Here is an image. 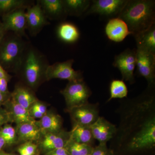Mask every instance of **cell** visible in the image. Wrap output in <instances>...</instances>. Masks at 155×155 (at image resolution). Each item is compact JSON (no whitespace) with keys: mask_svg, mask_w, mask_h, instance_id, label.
<instances>
[{"mask_svg":"<svg viewBox=\"0 0 155 155\" xmlns=\"http://www.w3.org/2000/svg\"><path fill=\"white\" fill-rule=\"evenodd\" d=\"M16 130L19 139L26 142L37 140L42 133L36 121L18 124Z\"/></svg>","mask_w":155,"mask_h":155,"instance_id":"e0dca14e","label":"cell"},{"mask_svg":"<svg viewBox=\"0 0 155 155\" xmlns=\"http://www.w3.org/2000/svg\"><path fill=\"white\" fill-rule=\"evenodd\" d=\"M134 38L137 49L155 54V24Z\"/></svg>","mask_w":155,"mask_h":155,"instance_id":"44dd1931","label":"cell"},{"mask_svg":"<svg viewBox=\"0 0 155 155\" xmlns=\"http://www.w3.org/2000/svg\"><path fill=\"white\" fill-rule=\"evenodd\" d=\"M57 35L61 41L67 43H74L78 40L80 32L76 25L70 22H63L58 25Z\"/></svg>","mask_w":155,"mask_h":155,"instance_id":"7402d4cb","label":"cell"},{"mask_svg":"<svg viewBox=\"0 0 155 155\" xmlns=\"http://www.w3.org/2000/svg\"><path fill=\"white\" fill-rule=\"evenodd\" d=\"M28 42L14 32L5 38L4 36L0 44V65L5 70L16 73Z\"/></svg>","mask_w":155,"mask_h":155,"instance_id":"277c9868","label":"cell"},{"mask_svg":"<svg viewBox=\"0 0 155 155\" xmlns=\"http://www.w3.org/2000/svg\"><path fill=\"white\" fill-rule=\"evenodd\" d=\"M0 155H14L13 154H11L7 153H6L5 152H4L0 151Z\"/></svg>","mask_w":155,"mask_h":155,"instance_id":"ab89813d","label":"cell"},{"mask_svg":"<svg viewBox=\"0 0 155 155\" xmlns=\"http://www.w3.org/2000/svg\"><path fill=\"white\" fill-rule=\"evenodd\" d=\"M0 134L4 139L6 144L11 145L17 140V134L16 129L11 125L6 124L0 128Z\"/></svg>","mask_w":155,"mask_h":155,"instance_id":"83f0119b","label":"cell"},{"mask_svg":"<svg viewBox=\"0 0 155 155\" xmlns=\"http://www.w3.org/2000/svg\"><path fill=\"white\" fill-rule=\"evenodd\" d=\"M110 97L108 101L113 99H122L127 96V87L123 80L112 81L110 87Z\"/></svg>","mask_w":155,"mask_h":155,"instance_id":"4316f807","label":"cell"},{"mask_svg":"<svg viewBox=\"0 0 155 155\" xmlns=\"http://www.w3.org/2000/svg\"><path fill=\"white\" fill-rule=\"evenodd\" d=\"M136 65V50L127 49L115 56L113 65L121 72L122 80L134 83V69Z\"/></svg>","mask_w":155,"mask_h":155,"instance_id":"ba28073f","label":"cell"},{"mask_svg":"<svg viewBox=\"0 0 155 155\" xmlns=\"http://www.w3.org/2000/svg\"><path fill=\"white\" fill-rule=\"evenodd\" d=\"M91 155H116L114 150L109 148L107 144H99L94 147Z\"/></svg>","mask_w":155,"mask_h":155,"instance_id":"f1b7e54d","label":"cell"},{"mask_svg":"<svg viewBox=\"0 0 155 155\" xmlns=\"http://www.w3.org/2000/svg\"><path fill=\"white\" fill-rule=\"evenodd\" d=\"M90 127L94 138L100 144H107L114 138L117 130L116 125L100 116Z\"/></svg>","mask_w":155,"mask_h":155,"instance_id":"4fadbf2b","label":"cell"},{"mask_svg":"<svg viewBox=\"0 0 155 155\" xmlns=\"http://www.w3.org/2000/svg\"><path fill=\"white\" fill-rule=\"evenodd\" d=\"M61 93L64 96L68 110L88 103L91 91L84 81H69Z\"/></svg>","mask_w":155,"mask_h":155,"instance_id":"5b68a950","label":"cell"},{"mask_svg":"<svg viewBox=\"0 0 155 155\" xmlns=\"http://www.w3.org/2000/svg\"><path fill=\"white\" fill-rule=\"evenodd\" d=\"M25 15L26 29L31 36H36L45 26L50 24L37 2L26 8Z\"/></svg>","mask_w":155,"mask_h":155,"instance_id":"7c38bea8","label":"cell"},{"mask_svg":"<svg viewBox=\"0 0 155 155\" xmlns=\"http://www.w3.org/2000/svg\"><path fill=\"white\" fill-rule=\"evenodd\" d=\"M69 111L74 125L91 126L100 117L98 106L89 103Z\"/></svg>","mask_w":155,"mask_h":155,"instance_id":"8fae6325","label":"cell"},{"mask_svg":"<svg viewBox=\"0 0 155 155\" xmlns=\"http://www.w3.org/2000/svg\"><path fill=\"white\" fill-rule=\"evenodd\" d=\"M18 152H19L20 155H28L21 147L19 148L18 149Z\"/></svg>","mask_w":155,"mask_h":155,"instance_id":"f35d334b","label":"cell"},{"mask_svg":"<svg viewBox=\"0 0 155 155\" xmlns=\"http://www.w3.org/2000/svg\"><path fill=\"white\" fill-rule=\"evenodd\" d=\"M105 31L108 39L116 42H122L128 35H131L126 23L119 17L109 19Z\"/></svg>","mask_w":155,"mask_h":155,"instance_id":"5bb4252c","label":"cell"},{"mask_svg":"<svg viewBox=\"0 0 155 155\" xmlns=\"http://www.w3.org/2000/svg\"><path fill=\"white\" fill-rule=\"evenodd\" d=\"M74 62L70 59L63 62H57L49 65L46 72V80L55 78L67 80L69 81L83 80V77L81 71H76L72 68Z\"/></svg>","mask_w":155,"mask_h":155,"instance_id":"8992f818","label":"cell"},{"mask_svg":"<svg viewBox=\"0 0 155 155\" xmlns=\"http://www.w3.org/2000/svg\"><path fill=\"white\" fill-rule=\"evenodd\" d=\"M11 78L6 70L0 65V78H6L9 80Z\"/></svg>","mask_w":155,"mask_h":155,"instance_id":"d590c367","label":"cell"},{"mask_svg":"<svg viewBox=\"0 0 155 155\" xmlns=\"http://www.w3.org/2000/svg\"><path fill=\"white\" fill-rule=\"evenodd\" d=\"M11 98L16 103L27 110L38 101L35 95L28 87L18 85L11 94Z\"/></svg>","mask_w":155,"mask_h":155,"instance_id":"ac0fdd59","label":"cell"},{"mask_svg":"<svg viewBox=\"0 0 155 155\" xmlns=\"http://www.w3.org/2000/svg\"><path fill=\"white\" fill-rule=\"evenodd\" d=\"M6 103L9 106V110L8 111L12 122H15L17 125L35 122V119L31 116L29 110L17 104L11 97Z\"/></svg>","mask_w":155,"mask_h":155,"instance_id":"d6986e66","label":"cell"},{"mask_svg":"<svg viewBox=\"0 0 155 155\" xmlns=\"http://www.w3.org/2000/svg\"><path fill=\"white\" fill-rule=\"evenodd\" d=\"M10 122H12V121L8 111L0 106V126L6 125Z\"/></svg>","mask_w":155,"mask_h":155,"instance_id":"f546056e","label":"cell"},{"mask_svg":"<svg viewBox=\"0 0 155 155\" xmlns=\"http://www.w3.org/2000/svg\"><path fill=\"white\" fill-rule=\"evenodd\" d=\"M117 17L126 23L135 37L155 24V1L128 0Z\"/></svg>","mask_w":155,"mask_h":155,"instance_id":"7a4b0ae2","label":"cell"},{"mask_svg":"<svg viewBox=\"0 0 155 155\" xmlns=\"http://www.w3.org/2000/svg\"><path fill=\"white\" fill-rule=\"evenodd\" d=\"M49 65L46 57L28 42L16 73L23 78L28 87L35 89L42 80H46Z\"/></svg>","mask_w":155,"mask_h":155,"instance_id":"3957f363","label":"cell"},{"mask_svg":"<svg viewBox=\"0 0 155 155\" xmlns=\"http://www.w3.org/2000/svg\"><path fill=\"white\" fill-rule=\"evenodd\" d=\"M28 155H34L37 149L36 145L32 142H26V143L20 147Z\"/></svg>","mask_w":155,"mask_h":155,"instance_id":"4dcf8cb0","label":"cell"},{"mask_svg":"<svg viewBox=\"0 0 155 155\" xmlns=\"http://www.w3.org/2000/svg\"><path fill=\"white\" fill-rule=\"evenodd\" d=\"M128 0H93L85 15L97 14L112 18L117 17Z\"/></svg>","mask_w":155,"mask_h":155,"instance_id":"52a82bcc","label":"cell"},{"mask_svg":"<svg viewBox=\"0 0 155 155\" xmlns=\"http://www.w3.org/2000/svg\"><path fill=\"white\" fill-rule=\"evenodd\" d=\"M69 139V132L62 130L58 133H47L41 142L42 147L50 151L65 147Z\"/></svg>","mask_w":155,"mask_h":155,"instance_id":"ffe728a7","label":"cell"},{"mask_svg":"<svg viewBox=\"0 0 155 155\" xmlns=\"http://www.w3.org/2000/svg\"><path fill=\"white\" fill-rule=\"evenodd\" d=\"M28 110H29L31 116L34 119L35 118H38H38H40V119H41L42 117L44 115V114H42L39 111L37 110L35 108L31 107V106L29 108Z\"/></svg>","mask_w":155,"mask_h":155,"instance_id":"e575fe53","label":"cell"},{"mask_svg":"<svg viewBox=\"0 0 155 155\" xmlns=\"http://www.w3.org/2000/svg\"><path fill=\"white\" fill-rule=\"evenodd\" d=\"M32 2L26 0H0V15L2 17L15 9L28 7Z\"/></svg>","mask_w":155,"mask_h":155,"instance_id":"d4e9b609","label":"cell"},{"mask_svg":"<svg viewBox=\"0 0 155 155\" xmlns=\"http://www.w3.org/2000/svg\"><path fill=\"white\" fill-rule=\"evenodd\" d=\"M37 123L43 133H58L62 131L63 120L58 114L46 113Z\"/></svg>","mask_w":155,"mask_h":155,"instance_id":"2e32d148","label":"cell"},{"mask_svg":"<svg viewBox=\"0 0 155 155\" xmlns=\"http://www.w3.org/2000/svg\"><path fill=\"white\" fill-rule=\"evenodd\" d=\"M31 107L35 108L37 110L44 115L47 113L46 106L42 103L39 101L38 100L34 103L31 105Z\"/></svg>","mask_w":155,"mask_h":155,"instance_id":"1f68e13d","label":"cell"},{"mask_svg":"<svg viewBox=\"0 0 155 155\" xmlns=\"http://www.w3.org/2000/svg\"><path fill=\"white\" fill-rule=\"evenodd\" d=\"M67 16L79 17L85 14L90 6V0H63Z\"/></svg>","mask_w":155,"mask_h":155,"instance_id":"603a6c76","label":"cell"},{"mask_svg":"<svg viewBox=\"0 0 155 155\" xmlns=\"http://www.w3.org/2000/svg\"><path fill=\"white\" fill-rule=\"evenodd\" d=\"M37 2L48 19L64 21L68 17L63 0H38Z\"/></svg>","mask_w":155,"mask_h":155,"instance_id":"9a60e30c","label":"cell"},{"mask_svg":"<svg viewBox=\"0 0 155 155\" xmlns=\"http://www.w3.org/2000/svg\"><path fill=\"white\" fill-rule=\"evenodd\" d=\"M69 139L76 142L91 146L94 140L90 126L77 125H74L69 132Z\"/></svg>","mask_w":155,"mask_h":155,"instance_id":"cb8c5ba5","label":"cell"},{"mask_svg":"<svg viewBox=\"0 0 155 155\" xmlns=\"http://www.w3.org/2000/svg\"><path fill=\"white\" fill-rule=\"evenodd\" d=\"M46 155H69L65 147L49 151Z\"/></svg>","mask_w":155,"mask_h":155,"instance_id":"d6a6232c","label":"cell"},{"mask_svg":"<svg viewBox=\"0 0 155 155\" xmlns=\"http://www.w3.org/2000/svg\"><path fill=\"white\" fill-rule=\"evenodd\" d=\"M136 65L139 75L147 81L148 87H153L155 82V54L136 49Z\"/></svg>","mask_w":155,"mask_h":155,"instance_id":"30bf717a","label":"cell"},{"mask_svg":"<svg viewBox=\"0 0 155 155\" xmlns=\"http://www.w3.org/2000/svg\"><path fill=\"white\" fill-rule=\"evenodd\" d=\"M6 31L4 29L2 22H0V44L2 40L4 35L5 34Z\"/></svg>","mask_w":155,"mask_h":155,"instance_id":"8d00e7d4","label":"cell"},{"mask_svg":"<svg viewBox=\"0 0 155 155\" xmlns=\"http://www.w3.org/2000/svg\"><path fill=\"white\" fill-rule=\"evenodd\" d=\"M22 7L15 9L2 16V25L6 32L11 31L28 40L25 33L26 29V9Z\"/></svg>","mask_w":155,"mask_h":155,"instance_id":"9c48e42d","label":"cell"},{"mask_svg":"<svg viewBox=\"0 0 155 155\" xmlns=\"http://www.w3.org/2000/svg\"><path fill=\"white\" fill-rule=\"evenodd\" d=\"M155 100L153 93L147 91L129 102L114 137L126 150L137 152L154 147Z\"/></svg>","mask_w":155,"mask_h":155,"instance_id":"6da1fadb","label":"cell"},{"mask_svg":"<svg viewBox=\"0 0 155 155\" xmlns=\"http://www.w3.org/2000/svg\"><path fill=\"white\" fill-rule=\"evenodd\" d=\"M8 81L6 78H0V91L4 93H9L8 91Z\"/></svg>","mask_w":155,"mask_h":155,"instance_id":"836d02e7","label":"cell"},{"mask_svg":"<svg viewBox=\"0 0 155 155\" xmlns=\"http://www.w3.org/2000/svg\"><path fill=\"white\" fill-rule=\"evenodd\" d=\"M94 147L90 145L76 142L70 139L65 147L69 155H91Z\"/></svg>","mask_w":155,"mask_h":155,"instance_id":"484cf974","label":"cell"},{"mask_svg":"<svg viewBox=\"0 0 155 155\" xmlns=\"http://www.w3.org/2000/svg\"><path fill=\"white\" fill-rule=\"evenodd\" d=\"M5 144L6 143L5 140H4V139L3 138L1 134H0V151H2V149L3 148V147L5 146Z\"/></svg>","mask_w":155,"mask_h":155,"instance_id":"74e56055","label":"cell"}]
</instances>
